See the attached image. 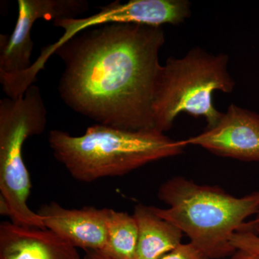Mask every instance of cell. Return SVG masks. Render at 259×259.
I'll use <instances>...</instances> for the list:
<instances>
[{"label": "cell", "mask_w": 259, "mask_h": 259, "mask_svg": "<svg viewBox=\"0 0 259 259\" xmlns=\"http://www.w3.org/2000/svg\"><path fill=\"white\" fill-rule=\"evenodd\" d=\"M164 42L161 27L139 24H111L80 32L55 52L64 64L61 100L97 124L155 129L153 98Z\"/></svg>", "instance_id": "cell-1"}, {"label": "cell", "mask_w": 259, "mask_h": 259, "mask_svg": "<svg viewBox=\"0 0 259 259\" xmlns=\"http://www.w3.org/2000/svg\"><path fill=\"white\" fill-rule=\"evenodd\" d=\"M54 157L79 182L121 177L151 162L178 156L186 146L155 129L129 131L96 124L81 136L53 130Z\"/></svg>", "instance_id": "cell-2"}, {"label": "cell", "mask_w": 259, "mask_h": 259, "mask_svg": "<svg viewBox=\"0 0 259 259\" xmlns=\"http://www.w3.org/2000/svg\"><path fill=\"white\" fill-rule=\"evenodd\" d=\"M158 197L169 207H153L156 214L178 227L209 259L233 255L236 250L232 236L259 210V192L236 197L217 186L198 185L184 177L162 184Z\"/></svg>", "instance_id": "cell-3"}, {"label": "cell", "mask_w": 259, "mask_h": 259, "mask_svg": "<svg viewBox=\"0 0 259 259\" xmlns=\"http://www.w3.org/2000/svg\"><path fill=\"white\" fill-rule=\"evenodd\" d=\"M228 62L227 54L214 55L200 48L191 49L180 59L168 58L160 69L155 89V129L163 134L169 131L182 112L204 117L207 128L217 125L223 112L213 105V93H231L236 86Z\"/></svg>", "instance_id": "cell-4"}, {"label": "cell", "mask_w": 259, "mask_h": 259, "mask_svg": "<svg viewBox=\"0 0 259 259\" xmlns=\"http://www.w3.org/2000/svg\"><path fill=\"white\" fill-rule=\"evenodd\" d=\"M47 115L36 85L18 98L0 100V197L9 206L12 222L20 226L45 228L39 214L28 207L32 184L23 148L28 138L44 132Z\"/></svg>", "instance_id": "cell-5"}, {"label": "cell", "mask_w": 259, "mask_h": 259, "mask_svg": "<svg viewBox=\"0 0 259 259\" xmlns=\"http://www.w3.org/2000/svg\"><path fill=\"white\" fill-rule=\"evenodd\" d=\"M191 16V3L187 0H131L114 2L102 8L99 13L86 18L59 19L54 25L64 33L54 44L42 49L30 66V74L37 76L44 69L48 59L65 42L94 27L111 24H139L161 27L164 24L178 25Z\"/></svg>", "instance_id": "cell-6"}, {"label": "cell", "mask_w": 259, "mask_h": 259, "mask_svg": "<svg viewBox=\"0 0 259 259\" xmlns=\"http://www.w3.org/2000/svg\"><path fill=\"white\" fill-rule=\"evenodd\" d=\"M18 20L13 33L0 37V81L31 66L32 29L37 20L76 18L89 9L85 0H18Z\"/></svg>", "instance_id": "cell-7"}, {"label": "cell", "mask_w": 259, "mask_h": 259, "mask_svg": "<svg viewBox=\"0 0 259 259\" xmlns=\"http://www.w3.org/2000/svg\"><path fill=\"white\" fill-rule=\"evenodd\" d=\"M182 142L218 156L259 161V114L232 104L217 125Z\"/></svg>", "instance_id": "cell-8"}, {"label": "cell", "mask_w": 259, "mask_h": 259, "mask_svg": "<svg viewBox=\"0 0 259 259\" xmlns=\"http://www.w3.org/2000/svg\"><path fill=\"white\" fill-rule=\"evenodd\" d=\"M108 208L85 207L66 209L52 202L37 213L44 228L54 232L75 248L103 251L107 243Z\"/></svg>", "instance_id": "cell-9"}, {"label": "cell", "mask_w": 259, "mask_h": 259, "mask_svg": "<svg viewBox=\"0 0 259 259\" xmlns=\"http://www.w3.org/2000/svg\"><path fill=\"white\" fill-rule=\"evenodd\" d=\"M0 259H81L75 248L47 228L0 224Z\"/></svg>", "instance_id": "cell-10"}, {"label": "cell", "mask_w": 259, "mask_h": 259, "mask_svg": "<svg viewBox=\"0 0 259 259\" xmlns=\"http://www.w3.org/2000/svg\"><path fill=\"white\" fill-rule=\"evenodd\" d=\"M133 215L139 231L136 259H160L182 244L184 233L173 223L159 217L153 206L137 204Z\"/></svg>", "instance_id": "cell-11"}, {"label": "cell", "mask_w": 259, "mask_h": 259, "mask_svg": "<svg viewBox=\"0 0 259 259\" xmlns=\"http://www.w3.org/2000/svg\"><path fill=\"white\" fill-rule=\"evenodd\" d=\"M106 245L102 253L112 259H136L139 226L134 215L108 209Z\"/></svg>", "instance_id": "cell-12"}, {"label": "cell", "mask_w": 259, "mask_h": 259, "mask_svg": "<svg viewBox=\"0 0 259 259\" xmlns=\"http://www.w3.org/2000/svg\"><path fill=\"white\" fill-rule=\"evenodd\" d=\"M231 244L237 249L247 250L259 254V236L243 232H236L231 239Z\"/></svg>", "instance_id": "cell-13"}, {"label": "cell", "mask_w": 259, "mask_h": 259, "mask_svg": "<svg viewBox=\"0 0 259 259\" xmlns=\"http://www.w3.org/2000/svg\"><path fill=\"white\" fill-rule=\"evenodd\" d=\"M160 259H209L192 243H182Z\"/></svg>", "instance_id": "cell-14"}, {"label": "cell", "mask_w": 259, "mask_h": 259, "mask_svg": "<svg viewBox=\"0 0 259 259\" xmlns=\"http://www.w3.org/2000/svg\"><path fill=\"white\" fill-rule=\"evenodd\" d=\"M237 232L249 233L259 236V210L258 212L255 214L254 219L243 223Z\"/></svg>", "instance_id": "cell-15"}, {"label": "cell", "mask_w": 259, "mask_h": 259, "mask_svg": "<svg viewBox=\"0 0 259 259\" xmlns=\"http://www.w3.org/2000/svg\"><path fill=\"white\" fill-rule=\"evenodd\" d=\"M231 256V259H259L258 253L241 249H237Z\"/></svg>", "instance_id": "cell-16"}, {"label": "cell", "mask_w": 259, "mask_h": 259, "mask_svg": "<svg viewBox=\"0 0 259 259\" xmlns=\"http://www.w3.org/2000/svg\"><path fill=\"white\" fill-rule=\"evenodd\" d=\"M83 259H112L107 256L105 253L96 250H88L85 251V255Z\"/></svg>", "instance_id": "cell-17"}]
</instances>
